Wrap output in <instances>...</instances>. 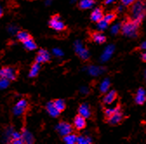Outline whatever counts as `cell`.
<instances>
[{"label":"cell","mask_w":146,"mask_h":144,"mask_svg":"<svg viewBox=\"0 0 146 144\" xmlns=\"http://www.w3.org/2000/svg\"><path fill=\"white\" fill-rule=\"evenodd\" d=\"M74 126L76 127L77 129H83L85 128V126H86L85 119L80 114L75 117V119H74Z\"/></svg>","instance_id":"4fadbf2b"},{"label":"cell","mask_w":146,"mask_h":144,"mask_svg":"<svg viewBox=\"0 0 146 144\" xmlns=\"http://www.w3.org/2000/svg\"><path fill=\"white\" fill-rule=\"evenodd\" d=\"M144 77H145V80H146V71H145V73H144Z\"/></svg>","instance_id":"f35d334b"},{"label":"cell","mask_w":146,"mask_h":144,"mask_svg":"<svg viewBox=\"0 0 146 144\" xmlns=\"http://www.w3.org/2000/svg\"><path fill=\"white\" fill-rule=\"evenodd\" d=\"M123 120V114L122 112L119 110L117 112H116L114 115H112L111 116H110V117H107L106 121L109 124H111V125H117L121 121Z\"/></svg>","instance_id":"ba28073f"},{"label":"cell","mask_w":146,"mask_h":144,"mask_svg":"<svg viewBox=\"0 0 146 144\" xmlns=\"http://www.w3.org/2000/svg\"><path fill=\"white\" fill-rule=\"evenodd\" d=\"M103 71V69L99 67H96V66H91L89 68V73L91 76H98L99 75L101 72Z\"/></svg>","instance_id":"484cf974"},{"label":"cell","mask_w":146,"mask_h":144,"mask_svg":"<svg viewBox=\"0 0 146 144\" xmlns=\"http://www.w3.org/2000/svg\"><path fill=\"white\" fill-rule=\"evenodd\" d=\"M119 110H120V107H119V105H117L115 108H111V109H105L104 110V114H105L106 117H110V116H111L112 115H114L116 112H117Z\"/></svg>","instance_id":"cb8c5ba5"},{"label":"cell","mask_w":146,"mask_h":144,"mask_svg":"<svg viewBox=\"0 0 146 144\" xmlns=\"http://www.w3.org/2000/svg\"><path fill=\"white\" fill-rule=\"evenodd\" d=\"M116 17H117V15H116L115 12H110V13H108L107 15H105V16L104 17V19L106 22H108V23L110 24V23H111L112 21L115 20Z\"/></svg>","instance_id":"83f0119b"},{"label":"cell","mask_w":146,"mask_h":144,"mask_svg":"<svg viewBox=\"0 0 146 144\" xmlns=\"http://www.w3.org/2000/svg\"><path fill=\"white\" fill-rule=\"evenodd\" d=\"M53 53H54L57 57H62V56H63V52H62V50H58V49H54V50H53Z\"/></svg>","instance_id":"836d02e7"},{"label":"cell","mask_w":146,"mask_h":144,"mask_svg":"<svg viewBox=\"0 0 146 144\" xmlns=\"http://www.w3.org/2000/svg\"><path fill=\"white\" fill-rule=\"evenodd\" d=\"M10 81L9 79L7 78H4V77H1V82H0V86H1V89H5L9 83H10Z\"/></svg>","instance_id":"4dcf8cb0"},{"label":"cell","mask_w":146,"mask_h":144,"mask_svg":"<svg viewBox=\"0 0 146 144\" xmlns=\"http://www.w3.org/2000/svg\"><path fill=\"white\" fill-rule=\"evenodd\" d=\"M78 112L84 118H89L90 116V108H89V106L87 104H84V103L81 104L79 106Z\"/></svg>","instance_id":"e0dca14e"},{"label":"cell","mask_w":146,"mask_h":144,"mask_svg":"<svg viewBox=\"0 0 146 144\" xmlns=\"http://www.w3.org/2000/svg\"><path fill=\"white\" fill-rule=\"evenodd\" d=\"M53 102H54V104H55V106H56V108H57V109L60 112H62V111L64 110V109H65V102H64V100H62V99H57V100H55Z\"/></svg>","instance_id":"603a6c76"},{"label":"cell","mask_w":146,"mask_h":144,"mask_svg":"<svg viewBox=\"0 0 146 144\" xmlns=\"http://www.w3.org/2000/svg\"><path fill=\"white\" fill-rule=\"evenodd\" d=\"M108 24H109V23L106 22V21L103 18L102 20H100V21L98 23V29H100V30H104V29L107 28Z\"/></svg>","instance_id":"f546056e"},{"label":"cell","mask_w":146,"mask_h":144,"mask_svg":"<svg viewBox=\"0 0 146 144\" xmlns=\"http://www.w3.org/2000/svg\"><path fill=\"white\" fill-rule=\"evenodd\" d=\"M145 101H146V92L143 88H140L137 92V95L135 97V102L137 104L142 105L145 102Z\"/></svg>","instance_id":"8fae6325"},{"label":"cell","mask_w":146,"mask_h":144,"mask_svg":"<svg viewBox=\"0 0 146 144\" xmlns=\"http://www.w3.org/2000/svg\"><path fill=\"white\" fill-rule=\"evenodd\" d=\"M104 13H103V10L101 8H96L92 13L90 15V19L93 22H97L98 23L100 20H102L104 18Z\"/></svg>","instance_id":"30bf717a"},{"label":"cell","mask_w":146,"mask_h":144,"mask_svg":"<svg viewBox=\"0 0 146 144\" xmlns=\"http://www.w3.org/2000/svg\"><path fill=\"white\" fill-rule=\"evenodd\" d=\"M46 110L48 113L52 116V117H57L60 114V111L57 109L56 106L54 104V102H50L46 105Z\"/></svg>","instance_id":"7c38bea8"},{"label":"cell","mask_w":146,"mask_h":144,"mask_svg":"<svg viewBox=\"0 0 146 144\" xmlns=\"http://www.w3.org/2000/svg\"><path fill=\"white\" fill-rule=\"evenodd\" d=\"M17 39L21 41V42H25L27 41L28 39H30L31 38V36L27 32V31H18L17 32Z\"/></svg>","instance_id":"d6986e66"},{"label":"cell","mask_w":146,"mask_h":144,"mask_svg":"<svg viewBox=\"0 0 146 144\" xmlns=\"http://www.w3.org/2000/svg\"><path fill=\"white\" fill-rule=\"evenodd\" d=\"M136 0H121V2L123 3V5H126V6H130L132 4L135 3Z\"/></svg>","instance_id":"d6a6232c"},{"label":"cell","mask_w":146,"mask_h":144,"mask_svg":"<svg viewBox=\"0 0 146 144\" xmlns=\"http://www.w3.org/2000/svg\"><path fill=\"white\" fill-rule=\"evenodd\" d=\"M121 27H122V25H121L120 24H117L114 25V26L111 28V33H113V34H117L118 31L120 30V28H121Z\"/></svg>","instance_id":"1f68e13d"},{"label":"cell","mask_w":146,"mask_h":144,"mask_svg":"<svg viewBox=\"0 0 146 144\" xmlns=\"http://www.w3.org/2000/svg\"><path fill=\"white\" fill-rule=\"evenodd\" d=\"M17 69L11 67H4L0 71V75L1 77L7 78L11 81H13L17 78Z\"/></svg>","instance_id":"277c9868"},{"label":"cell","mask_w":146,"mask_h":144,"mask_svg":"<svg viewBox=\"0 0 146 144\" xmlns=\"http://www.w3.org/2000/svg\"><path fill=\"white\" fill-rule=\"evenodd\" d=\"M22 138L25 141V143H33L34 142V139L32 137V135H31V133H29L27 130L23 129V135H22Z\"/></svg>","instance_id":"44dd1931"},{"label":"cell","mask_w":146,"mask_h":144,"mask_svg":"<svg viewBox=\"0 0 146 144\" xmlns=\"http://www.w3.org/2000/svg\"><path fill=\"white\" fill-rule=\"evenodd\" d=\"M110 84H111V83H110V80L109 79H104V82L102 83L101 86H100V91L102 93H105L108 90Z\"/></svg>","instance_id":"4316f807"},{"label":"cell","mask_w":146,"mask_h":144,"mask_svg":"<svg viewBox=\"0 0 146 144\" xmlns=\"http://www.w3.org/2000/svg\"><path fill=\"white\" fill-rule=\"evenodd\" d=\"M142 59L143 62H146V53L143 54V56H142Z\"/></svg>","instance_id":"8d00e7d4"},{"label":"cell","mask_w":146,"mask_h":144,"mask_svg":"<svg viewBox=\"0 0 146 144\" xmlns=\"http://www.w3.org/2000/svg\"><path fill=\"white\" fill-rule=\"evenodd\" d=\"M140 48H141V49H145V50H146V42L143 43V44H141Z\"/></svg>","instance_id":"d590c367"},{"label":"cell","mask_w":146,"mask_h":144,"mask_svg":"<svg viewBox=\"0 0 146 144\" xmlns=\"http://www.w3.org/2000/svg\"><path fill=\"white\" fill-rule=\"evenodd\" d=\"M50 60V54L47 50H40L38 51V55L36 57V62L38 63H45Z\"/></svg>","instance_id":"9c48e42d"},{"label":"cell","mask_w":146,"mask_h":144,"mask_svg":"<svg viewBox=\"0 0 146 144\" xmlns=\"http://www.w3.org/2000/svg\"><path fill=\"white\" fill-rule=\"evenodd\" d=\"M117 92L115 90H111V91H110L104 97V104H111L117 98Z\"/></svg>","instance_id":"9a60e30c"},{"label":"cell","mask_w":146,"mask_h":144,"mask_svg":"<svg viewBox=\"0 0 146 144\" xmlns=\"http://www.w3.org/2000/svg\"><path fill=\"white\" fill-rule=\"evenodd\" d=\"M130 17L137 23L141 24L146 15V5L143 0H136L135 3L131 5Z\"/></svg>","instance_id":"6da1fadb"},{"label":"cell","mask_w":146,"mask_h":144,"mask_svg":"<svg viewBox=\"0 0 146 144\" xmlns=\"http://www.w3.org/2000/svg\"><path fill=\"white\" fill-rule=\"evenodd\" d=\"M78 143L79 144H88V143H90L91 142V140L90 138L89 137H84V136H78Z\"/></svg>","instance_id":"f1b7e54d"},{"label":"cell","mask_w":146,"mask_h":144,"mask_svg":"<svg viewBox=\"0 0 146 144\" xmlns=\"http://www.w3.org/2000/svg\"><path fill=\"white\" fill-rule=\"evenodd\" d=\"M11 143H13V144H22V143H24L25 141H24L23 138H20V139L13 140V141H11Z\"/></svg>","instance_id":"e575fe53"},{"label":"cell","mask_w":146,"mask_h":144,"mask_svg":"<svg viewBox=\"0 0 146 144\" xmlns=\"http://www.w3.org/2000/svg\"><path fill=\"white\" fill-rule=\"evenodd\" d=\"M114 1V0H105V4H111V3H112Z\"/></svg>","instance_id":"74e56055"},{"label":"cell","mask_w":146,"mask_h":144,"mask_svg":"<svg viewBox=\"0 0 146 144\" xmlns=\"http://www.w3.org/2000/svg\"><path fill=\"white\" fill-rule=\"evenodd\" d=\"M94 4H95V1H93V0H82L79 3V8L82 10L90 9L93 6Z\"/></svg>","instance_id":"ac0fdd59"},{"label":"cell","mask_w":146,"mask_h":144,"mask_svg":"<svg viewBox=\"0 0 146 144\" xmlns=\"http://www.w3.org/2000/svg\"><path fill=\"white\" fill-rule=\"evenodd\" d=\"M49 25L50 28L56 30L58 31L64 30L66 28L64 24L60 20V17L58 15H54L53 17H51V18L49 22Z\"/></svg>","instance_id":"3957f363"},{"label":"cell","mask_w":146,"mask_h":144,"mask_svg":"<svg viewBox=\"0 0 146 144\" xmlns=\"http://www.w3.org/2000/svg\"><path fill=\"white\" fill-rule=\"evenodd\" d=\"M23 44H24L25 47L27 50H35V49L36 48V45L35 42L33 41L32 38H31L28 39L27 41L24 42Z\"/></svg>","instance_id":"d4e9b609"},{"label":"cell","mask_w":146,"mask_h":144,"mask_svg":"<svg viewBox=\"0 0 146 144\" xmlns=\"http://www.w3.org/2000/svg\"><path fill=\"white\" fill-rule=\"evenodd\" d=\"M114 46L113 45H109L104 51V53L102 54V56H101V61L102 62H106L107 60H109V58L111 57L112 55V53L114 51Z\"/></svg>","instance_id":"5bb4252c"},{"label":"cell","mask_w":146,"mask_h":144,"mask_svg":"<svg viewBox=\"0 0 146 144\" xmlns=\"http://www.w3.org/2000/svg\"><path fill=\"white\" fill-rule=\"evenodd\" d=\"M139 23L129 17L122 24L121 30L124 36L129 38H137L139 35Z\"/></svg>","instance_id":"7a4b0ae2"},{"label":"cell","mask_w":146,"mask_h":144,"mask_svg":"<svg viewBox=\"0 0 146 144\" xmlns=\"http://www.w3.org/2000/svg\"><path fill=\"white\" fill-rule=\"evenodd\" d=\"M27 102L25 100H20L19 102H18L16 106L14 107V110H13V113L17 116H19L21 114H23L25 110H26V108H27Z\"/></svg>","instance_id":"52a82bcc"},{"label":"cell","mask_w":146,"mask_h":144,"mask_svg":"<svg viewBox=\"0 0 146 144\" xmlns=\"http://www.w3.org/2000/svg\"><path fill=\"white\" fill-rule=\"evenodd\" d=\"M73 1H75V0H73Z\"/></svg>","instance_id":"ab89813d"},{"label":"cell","mask_w":146,"mask_h":144,"mask_svg":"<svg viewBox=\"0 0 146 144\" xmlns=\"http://www.w3.org/2000/svg\"><path fill=\"white\" fill-rule=\"evenodd\" d=\"M39 64H40V63H36V62L35 63L32 64L31 69V71H30V74H29V76H30L31 77H35L38 76V71H39V68H40Z\"/></svg>","instance_id":"ffe728a7"},{"label":"cell","mask_w":146,"mask_h":144,"mask_svg":"<svg viewBox=\"0 0 146 144\" xmlns=\"http://www.w3.org/2000/svg\"><path fill=\"white\" fill-rule=\"evenodd\" d=\"M75 50H76V52L78 53V55L84 60H87L90 57L89 55V52L86 49L83 48L81 43L79 41H77L75 43Z\"/></svg>","instance_id":"8992f818"},{"label":"cell","mask_w":146,"mask_h":144,"mask_svg":"<svg viewBox=\"0 0 146 144\" xmlns=\"http://www.w3.org/2000/svg\"><path fill=\"white\" fill-rule=\"evenodd\" d=\"M64 141L68 144H74L78 141V137L74 134H69L64 137Z\"/></svg>","instance_id":"7402d4cb"},{"label":"cell","mask_w":146,"mask_h":144,"mask_svg":"<svg viewBox=\"0 0 146 144\" xmlns=\"http://www.w3.org/2000/svg\"><path fill=\"white\" fill-rule=\"evenodd\" d=\"M57 130L58 132L63 135V136H65L71 133L72 131V127L71 125L69 124L68 122H61L58 123V125L57 126Z\"/></svg>","instance_id":"5b68a950"},{"label":"cell","mask_w":146,"mask_h":144,"mask_svg":"<svg viewBox=\"0 0 146 144\" xmlns=\"http://www.w3.org/2000/svg\"><path fill=\"white\" fill-rule=\"evenodd\" d=\"M91 38H92V40L98 44H104L106 40L105 37L100 32H91Z\"/></svg>","instance_id":"2e32d148"}]
</instances>
